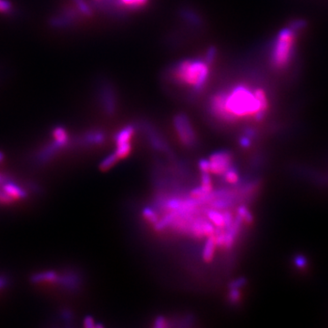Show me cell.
<instances>
[{
	"label": "cell",
	"instance_id": "cell-1",
	"mask_svg": "<svg viewBox=\"0 0 328 328\" xmlns=\"http://www.w3.org/2000/svg\"><path fill=\"white\" fill-rule=\"evenodd\" d=\"M267 110V97L263 89L252 90L242 83L216 92L209 101L212 116L228 123L248 117L261 121Z\"/></svg>",
	"mask_w": 328,
	"mask_h": 328
},
{
	"label": "cell",
	"instance_id": "cell-2",
	"mask_svg": "<svg viewBox=\"0 0 328 328\" xmlns=\"http://www.w3.org/2000/svg\"><path fill=\"white\" fill-rule=\"evenodd\" d=\"M210 67L204 59H189L173 66L171 75L175 83L189 88L195 94H198L207 84Z\"/></svg>",
	"mask_w": 328,
	"mask_h": 328
},
{
	"label": "cell",
	"instance_id": "cell-3",
	"mask_svg": "<svg viewBox=\"0 0 328 328\" xmlns=\"http://www.w3.org/2000/svg\"><path fill=\"white\" fill-rule=\"evenodd\" d=\"M297 33L289 26L283 29L278 33L272 46L271 53V64L275 69H284L289 65L294 51V41Z\"/></svg>",
	"mask_w": 328,
	"mask_h": 328
},
{
	"label": "cell",
	"instance_id": "cell-4",
	"mask_svg": "<svg viewBox=\"0 0 328 328\" xmlns=\"http://www.w3.org/2000/svg\"><path fill=\"white\" fill-rule=\"evenodd\" d=\"M173 125L181 145L194 147L197 143V136L190 120L184 113H179L173 119Z\"/></svg>",
	"mask_w": 328,
	"mask_h": 328
},
{
	"label": "cell",
	"instance_id": "cell-5",
	"mask_svg": "<svg viewBox=\"0 0 328 328\" xmlns=\"http://www.w3.org/2000/svg\"><path fill=\"white\" fill-rule=\"evenodd\" d=\"M80 15L76 7H64L49 18L48 24L55 30L70 29L78 21Z\"/></svg>",
	"mask_w": 328,
	"mask_h": 328
},
{
	"label": "cell",
	"instance_id": "cell-6",
	"mask_svg": "<svg viewBox=\"0 0 328 328\" xmlns=\"http://www.w3.org/2000/svg\"><path fill=\"white\" fill-rule=\"evenodd\" d=\"M99 100L104 112L110 116L114 115L117 110V93L114 87L111 84V82L107 80H102L99 85L98 91Z\"/></svg>",
	"mask_w": 328,
	"mask_h": 328
},
{
	"label": "cell",
	"instance_id": "cell-7",
	"mask_svg": "<svg viewBox=\"0 0 328 328\" xmlns=\"http://www.w3.org/2000/svg\"><path fill=\"white\" fill-rule=\"evenodd\" d=\"M208 160L210 162V173L222 176L231 167L232 154L226 151H217L212 153Z\"/></svg>",
	"mask_w": 328,
	"mask_h": 328
},
{
	"label": "cell",
	"instance_id": "cell-8",
	"mask_svg": "<svg viewBox=\"0 0 328 328\" xmlns=\"http://www.w3.org/2000/svg\"><path fill=\"white\" fill-rule=\"evenodd\" d=\"M190 233L196 238L209 237L214 233V228L210 222L199 219L190 225Z\"/></svg>",
	"mask_w": 328,
	"mask_h": 328
},
{
	"label": "cell",
	"instance_id": "cell-9",
	"mask_svg": "<svg viewBox=\"0 0 328 328\" xmlns=\"http://www.w3.org/2000/svg\"><path fill=\"white\" fill-rule=\"evenodd\" d=\"M32 281L35 284H69V278L65 277H61L58 272L53 271L48 272H39L32 277Z\"/></svg>",
	"mask_w": 328,
	"mask_h": 328
},
{
	"label": "cell",
	"instance_id": "cell-10",
	"mask_svg": "<svg viewBox=\"0 0 328 328\" xmlns=\"http://www.w3.org/2000/svg\"><path fill=\"white\" fill-rule=\"evenodd\" d=\"M1 190L12 202L24 198L26 196V192L23 190L21 187H19L15 182H11V181H6V182L3 181Z\"/></svg>",
	"mask_w": 328,
	"mask_h": 328
},
{
	"label": "cell",
	"instance_id": "cell-11",
	"mask_svg": "<svg viewBox=\"0 0 328 328\" xmlns=\"http://www.w3.org/2000/svg\"><path fill=\"white\" fill-rule=\"evenodd\" d=\"M134 133H135V127L132 124H129V125L123 127L121 130L117 132L115 137H114L116 146L131 143V140L133 138Z\"/></svg>",
	"mask_w": 328,
	"mask_h": 328
},
{
	"label": "cell",
	"instance_id": "cell-12",
	"mask_svg": "<svg viewBox=\"0 0 328 328\" xmlns=\"http://www.w3.org/2000/svg\"><path fill=\"white\" fill-rule=\"evenodd\" d=\"M144 130H145V132L147 133L148 139L153 147L157 150H160V151L167 150V145L164 142V140H162L160 134L158 133L150 124L145 123Z\"/></svg>",
	"mask_w": 328,
	"mask_h": 328
},
{
	"label": "cell",
	"instance_id": "cell-13",
	"mask_svg": "<svg viewBox=\"0 0 328 328\" xmlns=\"http://www.w3.org/2000/svg\"><path fill=\"white\" fill-rule=\"evenodd\" d=\"M216 247H217V244H216L215 237H214V233H213L212 235L207 237V240L203 246L202 257H203L204 262H206V263L212 262L214 258V255H215Z\"/></svg>",
	"mask_w": 328,
	"mask_h": 328
},
{
	"label": "cell",
	"instance_id": "cell-14",
	"mask_svg": "<svg viewBox=\"0 0 328 328\" xmlns=\"http://www.w3.org/2000/svg\"><path fill=\"white\" fill-rule=\"evenodd\" d=\"M180 15L184 21L188 22L192 26L199 28V26H202L203 25L202 17H200L194 9L183 8L180 11Z\"/></svg>",
	"mask_w": 328,
	"mask_h": 328
},
{
	"label": "cell",
	"instance_id": "cell-15",
	"mask_svg": "<svg viewBox=\"0 0 328 328\" xmlns=\"http://www.w3.org/2000/svg\"><path fill=\"white\" fill-rule=\"evenodd\" d=\"M83 141L84 143L92 145L101 144L105 141V135L100 130H91L85 134V136L83 137Z\"/></svg>",
	"mask_w": 328,
	"mask_h": 328
},
{
	"label": "cell",
	"instance_id": "cell-16",
	"mask_svg": "<svg viewBox=\"0 0 328 328\" xmlns=\"http://www.w3.org/2000/svg\"><path fill=\"white\" fill-rule=\"evenodd\" d=\"M208 220L212 223V225L216 226L218 229H223L225 227V218L224 212H218L215 210H212L208 212Z\"/></svg>",
	"mask_w": 328,
	"mask_h": 328
},
{
	"label": "cell",
	"instance_id": "cell-17",
	"mask_svg": "<svg viewBox=\"0 0 328 328\" xmlns=\"http://www.w3.org/2000/svg\"><path fill=\"white\" fill-rule=\"evenodd\" d=\"M205 195H211L212 193V180L211 173H202L201 175V185L199 186Z\"/></svg>",
	"mask_w": 328,
	"mask_h": 328
},
{
	"label": "cell",
	"instance_id": "cell-18",
	"mask_svg": "<svg viewBox=\"0 0 328 328\" xmlns=\"http://www.w3.org/2000/svg\"><path fill=\"white\" fill-rule=\"evenodd\" d=\"M52 136L54 141H56L59 143H61V145L66 146L67 143L69 142V135L67 130L62 128V127H57L52 132Z\"/></svg>",
	"mask_w": 328,
	"mask_h": 328
},
{
	"label": "cell",
	"instance_id": "cell-19",
	"mask_svg": "<svg viewBox=\"0 0 328 328\" xmlns=\"http://www.w3.org/2000/svg\"><path fill=\"white\" fill-rule=\"evenodd\" d=\"M120 160V159L118 158V156L116 155L115 152H113L112 154L107 156L106 158H104L102 161L99 164V169L102 171V172H106V171H108L111 169L113 168L115 165H116L117 162Z\"/></svg>",
	"mask_w": 328,
	"mask_h": 328
},
{
	"label": "cell",
	"instance_id": "cell-20",
	"mask_svg": "<svg viewBox=\"0 0 328 328\" xmlns=\"http://www.w3.org/2000/svg\"><path fill=\"white\" fill-rule=\"evenodd\" d=\"M75 4V7L78 9L82 16L90 17L93 15V9L90 5L87 3L85 0H72Z\"/></svg>",
	"mask_w": 328,
	"mask_h": 328
},
{
	"label": "cell",
	"instance_id": "cell-21",
	"mask_svg": "<svg viewBox=\"0 0 328 328\" xmlns=\"http://www.w3.org/2000/svg\"><path fill=\"white\" fill-rule=\"evenodd\" d=\"M131 151H132V145H131V143H130V144L116 146V151L114 152L116 153V155L118 156V158L120 160H123L130 155Z\"/></svg>",
	"mask_w": 328,
	"mask_h": 328
},
{
	"label": "cell",
	"instance_id": "cell-22",
	"mask_svg": "<svg viewBox=\"0 0 328 328\" xmlns=\"http://www.w3.org/2000/svg\"><path fill=\"white\" fill-rule=\"evenodd\" d=\"M143 216L144 220L147 221L149 224L156 225L159 222V216L157 214V212L154 210H152L151 208H145L143 211Z\"/></svg>",
	"mask_w": 328,
	"mask_h": 328
},
{
	"label": "cell",
	"instance_id": "cell-23",
	"mask_svg": "<svg viewBox=\"0 0 328 328\" xmlns=\"http://www.w3.org/2000/svg\"><path fill=\"white\" fill-rule=\"evenodd\" d=\"M223 176H224L225 181L227 183H229V184H236L239 180H240L237 172L234 169L231 168V167L225 172Z\"/></svg>",
	"mask_w": 328,
	"mask_h": 328
},
{
	"label": "cell",
	"instance_id": "cell-24",
	"mask_svg": "<svg viewBox=\"0 0 328 328\" xmlns=\"http://www.w3.org/2000/svg\"><path fill=\"white\" fill-rule=\"evenodd\" d=\"M237 218L246 224H250L253 222V216L245 206H240L237 210Z\"/></svg>",
	"mask_w": 328,
	"mask_h": 328
},
{
	"label": "cell",
	"instance_id": "cell-25",
	"mask_svg": "<svg viewBox=\"0 0 328 328\" xmlns=\"http://www.w3.org/2000/svg\"><path fill=\"white\" fill-rule=\"evenodd\" d=\"M307 21L306 19H302V18H297V19H294L292 20L289 24V28L291 30L298 33L299 31H303L305 29H307Z\"/></svg>",
	"mask_w": 328,
	"mask_h": 328
},
{
	"label": "cell",
	"instance_id": "cell-26",
	"mask_svg": "<svg viewBox=\"0 0 328 328\" xmlns=\"http://www.w3.org/2000/svg\"><path fill=\"white\" fill-rule=\"evenodd\" d=\"M13 5L9 0H0V13L8 15L13 12Z\"/></svg>",
	"mask_w": 328,
	"mask_h": 328
},
{
	"label": "cell",
	"instance_id": "cell-27",
	"mask_svg": "<svg viewBox=\"0 0 328 328\" xmlns=\"http://www.w3.org/2000/svg\"><path fill=\"white\" fill-rule=\"evenodd\" d=\"M228 300L231 304H237L241 300V292L240 289L235 288H230L229 294H228Z\"/></svg>",
	"mask_w": 328,
	"mask_h": 328
},
{
	"label": "cell",
	"instance_id": "cell-28",
	"mask_svg": "<svg viewBox=\"0 0 328 328\" xmlns=\"http://www.w3.org/2000/svg\"><path fill=\"white\" fill-rule=\"evenodd\" d=\"M216 57H217V49L215 47H211V48H208L205 57H204V60L209 65L212 66V63L215 61Z\"/></svg>",
	"mask_w": 328,
	"mask_h": 328
},
{
	"label": "cell",
	"instance_id": "cell-29",
	"mask_svg": "<svg viewBox=\"0 0 328 328\" xmlns=\"http://www.w3.org/2000/svg\"><path fill=\"white\" fill-rule=\"evenodd\" d=\"M153 326L155 328H165L169 326L168 320L163 316H158L154 320Z\"/></svg>",
	"mask_w": 328,
	"mask_h": 328
},
{
	"label": "cell",
	"instance_id": "cell-30",
	"mask_svg": "<svg viewBox=\"0 0 328 328\" xmlns=\"http://www.w3.org/2000/svg\"><path fill=\"white\" fill-rule=\"evenodd\" d=\"M198 167L200 172L202 173H210V162H209V160H200L198 163Z\"/></svg>",
	"mask_w": 328,
	"mask_h": 328
},
{
	"label": "cell",
	"instance_id": "cell-31",
	"mask_svg": "<svg viewBox=\"0 0 328 328\" xmlns=\"http://www.w3.org/2000/svg\"><path fill=\"white\" fill-rule=\"evenodd\" d=\"M246 281L244 278H238L236 280L233 281L229 285V288H235V289H241L243 285H245Z\"/></svg>",
	"mask_w": 328,
	"mask_h": 328
},
{
	"label": "cell",
	"instance_id": "cell-32",
	"mask_svg": "<svg viewBox=\"0 0 328 328\" xmlns=\"http://www.w3.org/2000/svg\"><path fill=\"white\" fill-rule=\"evenodd\" d=\"M83 324H84V326L86 328H94L96 326L94 319L91 316H87L86 318L84 319Z\"/></svg>",
	"mask_w": 328,
	"mask_h": 328
},
{
	"label": "cell",
	"instance_id": "cell-33",
	"mask_svg": "<svg viewBox=\"0 0 328 328\" xmlns=\"http://www.w3.org/2000/svg\"><path fill=\"white\" fill-rule=\"evenodd\" d=\"M240 144H241V146H242V147H249L251 144L250 137H248V136H244V137H242V138L240 140Z\"/></svg>",
	"mask_w": 328,
	"mask_h": 328
},
{
	"label": "cell",
	"instance_id": "cell-34",
	"mask_svg": "<svg viewBox=\"0 0 328 328\" xmlns=\"http://www.w3.org/2000/svg\"><path fill=\"white\" fill-rule=\"evenodd\" d=\"M6 285V280H5L4 278H0V288H2L4 285Z\"/></svg>",
	"mask_w": 328,
	"mask_h": 328
},
{
	"label": "cell",
	"instance_id": "cell-35",
	"mask_svg": "<svg viewBox=\"0 0 328 328\" xmlns=\"http://www.w3.org/2000/svg\"><path fill=\"white\" fill-rule=\"evenodd\" d=\"M3 158H4V156H3V153H2V152H0V161L3 160Z\"/></svg>",
	"mask_w": 328,
	"mask_h": 328
},
{
	"label": "cell",
	"instance_id": "cell-36",
	"mask_svg": "<svg viewBox=\"0 0 328 328\" xmlns=\"http://www.w3.org/2000/svg\"><path fill=\"white\" fill-rule=\"evenodd\" d=\"M3 181H4V179H3V178H2V176L0 175V183H2Z\"/></svg>",
	"mask_w": 328,
	"mask_h": 328
}]
</instances>
